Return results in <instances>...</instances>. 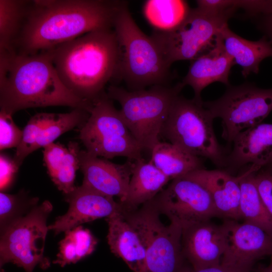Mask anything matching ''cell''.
I'll list each match as a JSON object with an SVG mask.
<instances>
[{
	"label": "cell",
	"instance_id": "1",
	"mask_svg": "<svg viewBox=\"0 0 272 272\" xmlns=\"http://www.w3.org/2000/svg\"><path fill=\"white\" fill-rule=\"evenodd\" d=\"M125 1H31L15 52L47 51L88 33L113 28Z\"/></svg>",
	"mask_w": 272,
	"mask_h": 272
},
{
	"label": "cell",
	"instance_id": "2",
	"mask_svg": "<svg viewBox=\"0 0 272 272\" xmlns=\"http://www.w3.org/2000/svg\"><path fill=\"white\" fill-rule=\"evenodd\" d=\"M92 105L63 84L48 51L0 53L1 110L13 115L29 108L65 106L90 112Z\"/></svg>",
	"mask_w": 272,
	"mask_h": 272
},
{
	"label": "cell",
	"instance_id": "3",
	"mask_svg": "<svg viewBox=\"0 0 272 272\" xmlns=\"http://www.w3.org/2000/svg\"><path fill=\"white\" fill-rule=\"evenodd\" d=\"M47 51L63 84L91 103L117 79L119 48L113 29L89 32Z\"/></svg>",
	"mask_w": 272,
	"mask_h": 272
},
{
	"label": "cell",
	"instance_id": "4",
	"mask_svg": "<svg viewBox=\"0 0 272 272\" xmlns=\"http://www.w3.org/2000/svg\"><path fill=\"white\" fill-rule=\"evenodd\" d=\"M119 48L116 80H122L129 91L155 85H168L170 66L158 47L133 19L125 1L117 12L113 24Z\"/></svg>",
	"mask_w": 272,
	"mask_h": 272
},
{
	"label": "cell",
	"instance_id": "5",
	"mask_svg": "<svg viewBox=\"0 0 272 272\" xmlns=\"http://www.w3.org/2000/svg\"><path fill=\"white\" fill-rule=\"evenodd\" d=\"M183 88L181 82L173 86L155 85L137 91L111 85L106 93L120 105L125 123L143 150L151 151L160 142L162 126Z\"/></svg>",
	"mask_w": 272,
	"mask_h": 272
},
{
	"label": "cell",
	"instance_id": "6",
	"mask_svg": "<svg viewBox=\"0 0 272 272\" xmlns=\"http://www.w3.org/2000/svg\"><path fill=\"white\" fill-rule=\"evenodd\" d=\"M203 102L179 95L162 126L161 137L193 155L208 159L219 168L225 167L226 156L214 132L215 118Z\"/></svg>",
	"mask_w": 272,
	"mask_h": 272
},
{
	"label": "cell",
	"instance_id": "7",
	"mask_svg": "<svg viewBox=\"0 0 272 272\" xmlns=\"http://www.w3.org/2000/svg\"><path fill=\"white\" fill-rule=\"evenodd\" d=\"M125 219L139 234L146 252L147 272H191L182 247V228L165 226L152 200L139 211H123Z\"/></svg>",
	"mask_w": 272,
	"mask_h": 272
},
{
	"label": "cell",
	"instance_id": "8",
	"mask_svg": "<svg viewBox=\"0 0 272 272\" xmlns=\"http://www.w3.org/2000/svg\"><path fill=\"white\" fill-rule=\"evenodd\" d=\"M79 139L86 151L98 157L142 158V148L106 92L93 102L88 119L80 127Z\"/></svg>",
	"mask_w": 272,
	"mask_h": 272
},
{
	"label": "cell",
	"instance_id": "9",
	"mask_svg": "<svg viewBox=\"0 0 272 272\" xmlns=\"http://www.w3.org/2000/svg\"><path fill=\"white\" fill-rule=\"evenodd\" d=\"M52 208L51 203L45 200L1 230V267L11 262L26 272H33L36 266L43 269L50 266L44 249L48 230L46 220Z\"/></svg>",
	"mask_w": 272,
	"mask_h": 272
},
{
	"label": "cell",
	"instance_id": "10",
	"mask_svg": "<svg viewBox=\"0 0 272 272\" xmlns=\"http://www.w3.org/2000/svg\"><path fill=\"white\" fill-rule=\"evenodd\" d=\"M203 105L214 118L222 119V138L231 144L238 133L261 123L272 111V88L250 83L229 85L221 97Z\"/></svg>",
	"mask_w": 272,
	"mask_h": 272
},
{
	"label": "cell",
	"instance_id": "11",
	"mask_svg": "<svg viewBox=\"0 0 272 272\" xmlns=\"http://www.w3.org/2000/svg\"><path fill=\"white\" fill-rule=\"evenodd\" d=\"M229 19L208 15L195 8L191 9L184 22L175 30L168 33L153 31L150 37L170 67L175 61L191 60L209 50Z\"/></svg>",
	"mask_w": 272,
	"mask_h": 272
},
{
	"label": "cell",
	"instance_id": "12",
	"mask_svg": "<svg viewBox=\"0 0 272 272\" xmlns=\"http://www.w3.org/2000/svg\"><path fill=\"white\" fill-rule=\"evenodd\" d=\"M152 201L160 214L182 229L199 222L220 217L208 191L184 176L172 180Z\"/></svg>",
	"mask_w": 272,
	"mask_h": 272
},
{
	"label": "cell",
	"instance_id": "13",
	"mask_svg": "<svg viewBox=\"0 0 272 272\" xmlns=\"http://www.w3.org/2000/svg\"><path fill=\"white\" fill-rule=\"evenodd\" d=\"M79 159L83 185L105 195L117 196L121 202L125 200L134 160L116 164L86 150L80 151Z\"/></svg>",
	"mask_w": 272,
	"mask_h": 272
},
{
	"label": "cell",
	"instance_id": "14",
	"mask_svg": "<svg viewBox=\"0 0 272 272\" xmlns=\"http://www.w3.org/2000/svg\"><path fill=\"white\" fill-rule=\"evenodd\" d=\"M182 230L183 253L192 269L221 264L227 244V231L224 223L218 225L208 220Z\"/></svg>",
	"mask_w": 272,
	"mask_h": 272
},
{
	"label": "cell",
	"instance_id": "15",
	"mask_svg": "<svg viewBox=\"0 0 272 272\" xmlns=\"http://www.w3.org/2000/svg\"><path fill=\"white\" fill-rule=\"evenodd\" d=\"M66 195L70 205L67 212L48 227V230L55 234L66 232L81 224L107 218L123 211L121 202H116L113 197L102 194L83 184Z\"/></svg>",
	"mask_w": 272,
	"mask_h": 272
},
{
	"label": "cell",
	"instance_id": "16",
	"mask_svg": "<svg viewBox=\"0 0 272 272\" xmlns=\"http://www.w3.org/2000/svg\"><path fill=\"white\" fill-rule=\"evenodd\" d=\"M227 244L222 264L253 265L257 259L272 253V237L260 227L227 219Z\"/></svg>",
	"mask_w": 272,
	"mask_h": 272
},
{
	"label": "cell",
	"instance_id": "17",
	"mask_svg": "<svg viewBox=\"0 0 272 272\" xmlns=\"http://www.w3.org/2000/svg\"><path fill=\"white\" fill-rule=\"evenodd\" d=\"M234 64V59L225 50L220 32L213 47L191 60L188 72L181 83L184 87L189 85L192 88L195 100L203 101L201 92L209 85L218 82L230 85L229 76Z\"/></svg>",
	"mask_w": 272,
	"mask_h": 272
},
{
	"label": "cell",
	"instance_id": "18",
	"mask_svg": "<svg viewBox=\"0 0 272 272\" xmlns=\"http://www.w3.org/2000/svg\"><path fill=\"white\" fill-rule=\"evenodd\" d=\"M233 149L226 156L228 172L246 165L259 170L272 161V124L260 123L238 133L234 139Z\"/></svg>",
	"mask_w": 272,
	"mask_h": 272
},
{
	"label": "cell",
	"instance_id": "19",
	"mask_svg": "<svg viewBox=\"0 0 272 272\" xmlns=\"http://www.w3.org/2000/svg\"><path fill=\"white\" fill-rule=\"evenodd\" d=\"M184 176L198 183L208 191L220 217L236 221L241 219L239 176H234L224 169L203 168Z\"/></svg>",
	"mask_w": 272,
	"mask_h": 272
},
{
	"label": "cell",
	"instance_id": "20",
	"mask_svg": "<svg viewBox=\"0 0 272 272\" xmlns=\"http://www.w3.org/2000/svg\"><path fill=\"white\" fill-rule=\"evenodd\" d=\"M106 220L108 225V243L112 252L121 258L133 272H147L144 244L122 212L113 214Z\"/></svg>",
	"mask_w": 272,
	"mask_h": 272
},
{
	"label": "cell",
	"instance_id": "21",
	"mask_svg": "<svg viewBox=\"0 0 272 272\" xmlns=\"http://www.w3.org/2000/svg\"><path fill=\"white\" fill-rule=\"evenodd\" d=\"M170 180L150 160L134 161L126 197L121 202L123 210L131 211L153 199Z\"/></svg>",
	"mask_w": 272,
	"mask_h": 272
},
{
	"label": "cell",
	"instance_id": "22",
	"mask_svg": "<svg viewBox=\"0 0 272 272\" xmlns=\"http://www.w3.org/2000/svg\"><path fill=\"white\" fill-rule=\"evenodd\" d=\"M220 34L226 51L241 67L244 78L251 73L258 74L260 62L272 57V44L264 36L255 41L246 40L231 31L228 24L223 26Z\"/></svg>",
	"mask_w": 272,
	"mask_h": 272
},
{
	"label": "cell",
	"instance_id": "23",
	"mask_svg": "<svg viewBox=\"0 0 272 272\" xmlns=\"http://www.w3.org/2000/svg\"><path fill=\"white\" fill-rule=\"evenodd\" d=\"M259 169L250 165L239 176L240 187L239 211L244 222L256 225L272 237V219L257 189L254 175Z\"/></svg>",
	"mask_w": 272,
	"mask_h": 272
},
{
	"label": "cell",
	"instance_id": "24",
	"mask_svg": "<svg viewBox=\"0 0 272 272\" xmlns=\"http://www.w3.org/2000/svg\"><path fill=\"white\" fill-rule=\"evenodd\" d=\"M150 161L172 180L203 168L200 157L169 142H159L151 151Z\"/></svg>",
	"mask_w": 272,
	"mask_h": 272
},
{
	"label": "cell",
	"instance_id": "25",
	"mask_svg": "<svg viewBox=\"0 0 272 272\" xmlns=\"http://www.w3.org/2000/svg\"><path fill=\"white\" fill-rule=\"evenodd\" d=\"M191 9L187 2L182 0H147L143 7L144 16L153 31L160 33L178 28Z\"/></svg>",
	"mask_w": 272,
	"mask_h": 272
},
{
	"label": "cell",
	"instance_id": "26",
	"mask_svg": "<svg viewBox=\"0 0 272 272\" xmlns=\"http://www.w3.org/2000/svg\"><path fill=\"white\" fill-rule=\"evenodd\" d=\"M30 2L0 0V53L15 51Z\"/></svg>",
	"mask_w": 272,
	"mask_h": 272
},
{
	"label": "cell",
	"instance_id": "27",
	"mask_svg": "<svg viewBox=\"0 0 272 272\" xmlns=\"http://www.w3.org/2000/svg\"><path fill=\"white\" fill-rule=\"evenodd\" d=\"M65 233L64 238L59 243L56 259L53 261L62 267L76 263L91 254L98 242L90 231L81 226Z\"/></svg>",
	"mask_w": 272,
	"mask_h": 272
},
{
	"label": "cell",
	"instance_id": "28",
	"mask_svg": "<svg viewBox=\"0 0 272 272\" xmlns=\"http://www.w3.org/2000/svg\"><path fill=\"white\" fill-rule=\"evenodd\" d=\"M89 114L88 111L82 108H75L69 113H52L38 138L35 151L53 143L61 134L74 127H80L87 121Z\"/></svg>",
	"mask_w": 272,
	"mask_h": 272
},
{
	"label": "cell",
	"instance_id": "29",
	"mask_svg": "<svg viewBox=\"0 0 272 272\" xmlns=\"http://www.w3.org/2000/svg\"><path fill=\"white\" fill-rule=\"evenodd\" d=\"M51 113H39L33 116L23 130L22 140L16 148L14 161L18 167L30 154L35 151L38 138L50 120Z\"/></svg>",
	"mask_w": 272,
	"mask_h": 272
},
{
	"label": "cell",
	"instance_id": "30",
	"mask_svg": "<svg viewBox=\"0 0 272 272\" xmlns=\"http://www.w3.org/2000/svg\"><path fill=\"white\" fill-rule=\"evenodd\" d=\"M68 152L60 167L51 179L57 188L65 194L72 192L77 170L80 168L79 154L80 151L77 142H70Z\"/></svg>",
	"mask_w": 272,
	"mask_h": 272
},
{
	"label": "cell",
	"instance_id": "31",
	"mask_svg": "<svg viewBox=\"0 0 272 272\" xmlns=\"http://www.w3.org/2000/svg\"><path fill=\"white\" fill-rule=\"evenodd\" d=\"M30 200L28 201L26 195L24 192H21L17 194H10L1 192L0 221L1 230L15 220L21 217L20 213L26 206V203Z\"/></svg>",
	"mask_w": 272,
	"mask_h": 272
},
{
	"label": "cell",
	"instance_id": "32",
	"mask_svg": "<svg viewBox=\"0 0 272 272\" xmlns=\"http://www.w3.org/2000/svg\"><path fill=\"white\" fill-rule=\"evenodd\" d=\"M23 137L21 130L15 123L12 115L0 111V149L17 148Z\"/></svg>",
	"mask_w": 272,
	"mask_h": 272
},
{
	"label": "cell",
	"instance_id": "33",
	"mask_svg": "<svg viewBox=\"0 0 272 272\" xmlns=\"http://www.w3.org/2000/svg\"><path fill=\"white\" fill-rule=\"evenodd\" d=\"M196 8L208 15L215 17H232L238 9L236 1L197 0Z\"/></svg>",
	"mask_w": 272,
	"mask_h": 272
},
{
	"label": "cell",
	"instance_id": "34",
	"mask_svg": "<svg viewBox=\"0 0 272 272\" xmlns=\"http://www.w3.org/2000/svg\"><path fill=\"white\" fill-rule=\"evenodd\" d=\"M43 160L50 178L55 175L62 164L69 151L59 143H52L44 148Z\"/></svg>",
	"mask_w": 272,
	"mask_h": 272
},
{
	"label": "cell",
	"instance_id": "35",
	"mask_svg": "<svg viewBox=\"0 0 272 272\" xmlns=\"http://www.w3.org/2000/svg\"><path fill=\"white\" fill-rule=\"evenodd\" d=\"M254 180L261 199L272 219V173L265 170L255 173Z\"/></svg>",
	"mask_w": 272,
	"mask_h": 272
},
{
	"label": "cell",
	"instance_id": "36",
	"mask_svg": "<svg viewBox=\"0 0 272 272\" xmlns=\"http://www.w3.org/2000/svg\"><path fill=\"white\" fill-rule=\"evenodd\" d=\"M255 22L257 28L272 44V1L264 10L251 18Z\"/></svg>",
	"mask_w": 272,
	"mask_h": 272
},
{
	"label": "cell",
	"instance_id": "37",
	"mask_svg": "<svg viewBox=\"0 0 272 272\" xmlns=\"http://www.w3.org/2000/svg\"><path fill=\"white\" fill-rule=\"evenodd\" d=\"M0 166L1 189L4 190L10 186L19 167L14 160L4 154L0 156Z\"/></svg>",
	"mask_w": 272,
	"mask_h": 272
},
{
	"label": "cell",
	"instance_id": "38",
	"mask_svg": "<svg viewBox=\"0 0 272 272\" xmlns=\"http://www.w3.org/2000/svg\"><path fill=\"white\" fill-rule=\"evenodd\" d=\"M253 265L220 264L203 268L197 270L192 269L191 272H251Z\"/></svg>",
	"mask_w": 272,
	"mask_h": 272
},
{
	"label": "cell",
	"instance_id": "39",
	"mask_svg": "<svg viewBox=\"0 0 272 272\" xmlns=\"http://www.w3.org/2000/svg\"><path fill=\"white\" fill-rule=\"evenodd\" d=\"M256 272H272V253L270 255V261L266 266H260L257 269Z\"/></svg>",
	"mask_w": 272,
	"mask_h": 272
},
{
	"label": "cell",
	"instance_id": "40",
	"mask_svg": "<svg viewBox=\"0 0 272 272\" xmlns=\"http://www.w3.org/2000/svg\"><path fill=\"white\" fill-rule=\"evenodd\" d=\"M265 167L267 168L266 169V170H268L272 173V161Z\"/></svg>",
	"mask_w": 272,
	"mask_h": 272
}]
</instances>
